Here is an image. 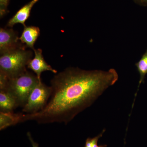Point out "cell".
Returning a JSON list of instances; mask_svg holds the SVG:
<instances>
[{
  "instance_id": "cell-14",
  "label": "cell",
  "mask_w": 147,
  "mask_h": 147,
  "mask_svg": "<svg viewBox=\"0 0 147 147\" xmlns=\"http://www.w3.org/2000/svg\"><path fill=\"white\" fill-rule=\"evenodd\" d=\"M27 136H28V138L29 141H30L32 147H39L38 144L34 141L32 137L31 134L30 132H28L27 133Z\"/></svg>"
},
{
  "instance_id": "cell-2",
  "label": "cell",
  "mask_w": 147,
  "mask_h": 147,
  "mask_svg": "<svg viewBox=\"0 0 147 147\" xmlns=\"http://www.w3.org/2000/svg\"><path fill=\"white\" fill-rule=\"evenodd\" d=\"M39 81L36 75L28 70L20 76L11 79L0 75V90L10 93L15 98L19 106L23 108Z\"/></svg>"
},
{
  "instance_id": "cell-1",
  "label": "cell",
  "mask_w": 147,
  "mask_h": 147,
  "mask_svg": "<svg viewBox=\"0 0 147 147\" xmlns=\"http://www.w3.org/2000/svg\"><path fill=\"white\" fill-rule=\"evenodd\" d=\"M118 78L114 69L107 71L65 69L51 80V96L45 107L34 114H24V122L34 121L41 124H67L92 105Z\"/></svg>"
},
{
  "instance_id": "cell-3",
  "label": "cell",
  "mask_w": 147,
  "mask_h": 147,
  "mask_svg": "<svg viewBox=\"0 0 147 147\" xmlns=\"http://www.w3.org/2000/svg\"><path fill=\"white\" fill-rule=\"evenodd\" d=\"M26 46L1 55L0 74L8 79L14 78L27 71L26 67L32 59L33 53Z\"/></svg>"
},
{
  "instance_id": "cell-10",
  "label": "cell",
  "mask_w": 147,
  "mask_h": 147,
  "mask_svg": "<svg viewBox=\"0 0 147 147\" xmlns=\"http://www.w3.org/2000/svg\"><path fill=\"white\" fill-rule=\"evenodd\" d=\"M18 107V102L10 93L5 90H0V112H13Z\"/></svg>"
},
{
  "instance_id": "cell-6",
  "label": "cell",
  "mask_w": 147,
  "mask_h": 147,
  "mask_svg": "<svg viewBox=\"0 0 147 147\" xmlns=\"http://www.w3.org/2000/svg\"><path fill=\"white\" fill-rule=\"evenodd\" d=\"M34 57L29 62L27 67L31 69L35 73L40 81L41 80V75L45 71H50L57 74V71L53 68L51 65L48 64L45 61L42 54V50L35 49L34 50Z\"/></svg>"
},
{
  "instance_id": "cell-9",
  "label": "cell",
  "mask_w": 147,
  "mask_h": 147,
  "mask_svg": "<svg viewBox=\"0 0 147 147\" xmlns=\"http://www.w3.org/2000/svg\"><path fill=\"white\" fill-rule=\"evenodd\" d=\"M24 114L0 112V130L23 122Z\"/></svg>"
},
{
  "instance_id": "cell-11",
  "label": "cell",
  "mask_w": 147,
  "mask_h": 147,
  "mask_svg": "<svg viewBox=\"0 0 147 147\" xmlns=\"http://www.w3.org/2000/svg\"><path fill=\"white\" fill-rule=\"evenodd\" d=\"M135 65L137 67V70L140 75V80H139V85H138V89L135 94L134 103L139 87L142 83H144L145 76L147 74V49L146 53L143 55L140 60L136 63Z\"/></svg>"
},
{
  "instance_id": "cell-7",
  "label": "cell",
  "mask_w": 147,
  "mask_h": 147,
  "mask_svg": "<svg viewBox=\"0 0 147 147\" xmlns=\"http://www.w3.org/2000/svg\"><path fill=\"white\" fill-rule=\"evenodd\" d=\"M38 0H32L21 7L15 15L9 19L7 26L11 28L15 24H20L26 26L25 23L28 19L32 8Z\"/></svg>"
},
{
  "instance_id": "cell-5",
  "label": "cell",
  "mask_w": 147,
  "mask_h": 147,
  "mask_svg": "<svg viewBox=\"0 0 147 147\" xmlns=\"http://www.w3.org/2000/svg\"><path fill=\"white\" fill-rule=\"evenodd\" d=\"M26 46L21 42L18 34L13 29H0V54H4Z\"/></svg>"
},
{
  "instance_id": "cell-12",
  "label": "cell",
  "mask_w": 147,
  "mask_h": 147,
  "mask_svg": "<svg viewBox=\"0 0 147 147\" xmlns=\"http://www.w3.org/2000/svg\"><path fill=\"white\" fill-rule=\"evenodd\" d=\"M105 131V129H104L102 130L100 134H98L96 137L92 138H88L86 140L84 147H106L107 146L106 145H101V146H98V140L100 137H102Z\"/></svg>"
},
{
  "instance_id": "cell-13",
  "label": "cell",
  "mask_w": 147,
  "mask_h": 147,
  "mask_svg": "<svg viewBox=\"0 0 147 147\" xmlns=\"http://www.w3.org/2000/svg\"><path fill=\"white\" fill-rule=\"evenodd\" d=\"M9 0H0V16L3 17L7 12V6Z\"/></svg>"
},
{
  "instance_id": "cell-15",
  "label": "cell",
  "mask_w": 147,
  "mask_h": 147,
  "mask_svg": "<svg viewBox=\"0 0 147 147\" xmlns=\"http://www.w3.org/2000/svg\"><path fill=\"white\" fill-rule=\"evenodd\" d=\"M134 2L142 6H147V0H134Z\"/></svg>"
},
{
  "instance_id": "cell-4",
  "label": "cell",
  "mask_w": 147,
  "mask_h": 147,
  "mask_svg": "<svg viewBox=\"0 0 147 147\" xmlns=\"http://www.w3.org/2000/svg\"><path fill=\"white\" fill-rule=\"evenodd\" d=\"M52 89L39 81L29 96L23 111L26 114H34L45 107L50 99Z\"/></svg>"
},
{
  "instance_id": "cell-8",
  "label": "cell",
  "mask_w": 147,
  "mask_h": 147,
  "mask_svg": "<svg viewBox=\"0 0 147 147\" xmlns=\"http://www.w3.org/2000/svg\"><path fill=\"white\" fill-rule=\"evenodd\" d=\"M40 33L39 28L34 26H24V30L19 37L21 42L32 50L35 49L34 45Z\"/></svg>"
}]
</instances>
